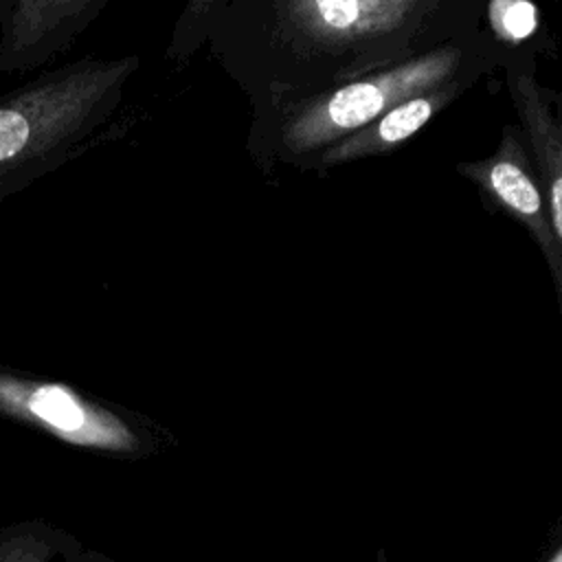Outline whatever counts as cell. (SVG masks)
I'll list each match as a JSON object with an SVG mask.
<instances>
[{
  "label": "cell",
  "mask_w": 562,
  "mask_h": 562,
  "mask_svg": "<svg viewBox=\"0 0 562 562\" xmlns=\"http://www.w3.org/2000/svg\"><path fill=\"white\" fill-rule=\"evenodd\" d=\"M457 64L459 50L446 46L321 94L296 110L285 123L283 143L292 151L331 147L371 125L402 101L443 86Z\"/></svg>",
  "instance_id": "obj_1"
},
{
  "label": "cell",
  "mask_w": 562,
  "mask_h": 562,
  "mask_svg": "<svg viewBox=\"0 0 562 562\" xmlns=\"http://www.w3.org/2000/svg\"><path fill=\"white\" fill-rule=\"evenodd\" d=\"M509 92L533 149L551 231L562 255V125L549 112L531 77L509 75Z\"/></svg>",
  "instance_id": "obj_7"
},
{
  "label": "cell",
  "mask_w": 562,
  "mask_h": 562,
  "mask_svg": "<svg viewBox=\"0 0 562 562\" xmlns=\"http://www.w3.org/2000/svg\"><path fill=\"white\" fill-rule=\"evenodd\" d=\"M470 180H474L490 198H494L507 213L529 228L531 237L540 246L549 261L553 283L562 294V255L558 250L544 195L529 167L522 143L512 130L505 132L498 149L479 162H468L459 167Z\"/></svg>",
  "instance_id": "obj_4"
},
{
  "label": "cell",
  "mask_w": 562,
  "mask_h": 562,
  "mask_svg": "<svg viewBox=\"0 0 562 562\" xmlns=\"http://www.w3.org/2000/svg\"><path fill=\"white\" fill-rule=\"evenodd\" d=\"M101 7V2L2 4L0 68L9 72L42 64L53 50L68 44Z\"/></svg>",
  "instance_id": "obj_5"
},
{
  "label": "cell",
  "mask_w": 562,
  "mask_h": 562,
  "mask_svg": "<svg viewBox=\"0 0 562 562\" xmlns=\"http://www.w3.org/2000/svg\"><path fill=\"white\" fill-rule=\"evenodd\" d=\"M454 92L457 86L443 83L402 101L400 105L384 112L371 125L334 143L323 156L325 162H347L356 158H367L404 143L406 138L417 134L454 97Z\"/></svg>",
  "instance_id": "obj_8"
},
{
  "label": "cell",
  "mask_w": 562,
  "mask_h": 562,
  "mask_svg": "<svg viewBox=\"0 0 562 562\" xmlns=\"http://www.w3.org/2000/svg\"><path fill=\"white\" fill-rule=\"evenodd\" d=\"M490 22L501 40L516 44L538 29V9L522 0H496L490 4Z\"/></svg>",
  "instance_id": "obj_9"
},
{
  "label": "cell",
  "mask_w": 562,
  "mask_h": 562,
  "mask_svg": "<svg viewBox=\"0 0 562 562\" xmlns=\"http://www.w3.org/2000/svg\"><path fill=\"white\" fill-rule=\"evenodd\" d=\"M0 413L37 422L53 435L101 448H123L132 437L103 404H92L61 384L29 382L0 373Z\"/></svg>",
  "instance_id": "obj_3"
},
{
  "label": "cell",
  "mask_w": 562,
  "mask_h": 562,
  "mask_svg": "<svg viewBox=\"0 0 562 562\" xmlns=\"http://www.w3.org/2000/svg\"><path fill=\"white\" fill-rule=\"evenodd\" d=\"M424 9L408 0H301L288 4L292 24L321 44H351L400 29Z\"/></svg>",
  "instance_id": "obj_6"
},
{
  "label": "cell",
  "mask_w": 562,
  "mask_h": 562,
  "mask_svg": "<svg viewBox=\"0 0 562 562\" xmlns=\"http://www.w3.org/2000/svg\"><path fill=\"white\" fill-rule=\"evenodd\" d=\"M121 64L112 68H88L75 83L70 75L53 86L24 92L0 105V169L18 167V160L44 158V149L61 140L70 130V114L86 112L88 92L105 86Z\"/></svg>",
  "instance_id": "obj_2"
},
{
  "label": "cell",
  "mask_w": 562,
  "mask_h": 562,
  "mask_svg": "<svg viewBox=\"0 0 562 562\" xmlns=\"http://www.w3.org/2000/svg\"><path fill=\"white\" fill-rule=\"evenodd\" d=\"M553 562H562V553H560V555H558Z\"/></svg>",
  "instance_id": "obj_10"
}]
</instances>
